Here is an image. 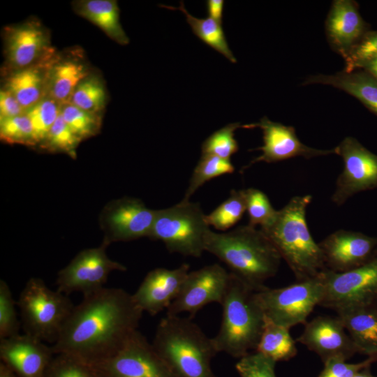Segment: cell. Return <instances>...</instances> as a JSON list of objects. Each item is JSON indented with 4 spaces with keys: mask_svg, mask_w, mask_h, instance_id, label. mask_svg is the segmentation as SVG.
<instances>
[{
    "mask_svg": "<svg viewBox=\"0 0 377 377\" xmlns=\"http://www.w3.org/2000/svg\"><path fill=\"white\" fill-rule=\"evenodd\" d=\"M4 33L6 60L13 71L27 68L48 59L49 36L36 21L9 26Z\"/></svg>",
    "mask_w": 377,
    "mask_h": 377,
    "instance_id": "cell-18",
    "label": "cell"
},
{
    "mask_svg": "<svg viewBox=\"0 0 377 377\" xmlns=\"http://www.w3.org/2000/svg\"><path fill=\"white\" fill-rule=\"evenodd\" d=\"M189 269L184 263L175 269L158 267L148 272L132 295L138 306L151 316L168 309L179 293Z\"/></svg>",
    "mask_w": 377,
    "mask_h": 377,
    "instance_id": "cell-20",
    "label": "cell"
},
{
    "mask_svg": "<svg viewBox=\"0 0 377 377\" xmlns=\"http://www.w3.org/2000/svg\"><path fill=\"white\" fill-rule=\"evenodd\" d=\"M324 292V281L320 273L283 288L266 286L256 292V297L267 318L290 329L306 323L314 307L322 301Z\"/></svg>",
    "mask_w": 377,
    "mask_h": 377,
    "instance_id": "cell-8",
    "label": "cell"
},
{
    "mask_svg": "<svg viewBox=\"0 0 377 377\" xmlns=\"http://www.w3.org/2000/svg\"><path fill=\"white\" fill-rule=\"evenodd\" d=\"M359 353L377 355V307L375 304L339 309L336 311Z\"/></svg>",
    "mask_w": 377,
    "mask_h": 377,
    "instance_id": "cell-22",
    "label": "cell"
},
{
    "mask_svg": "<svg viewBox=\"0 0 377 377\" xmlns=\"http://www.w3.org/2000/svg\"><path fill=\"white\" fill-rule=\"evenodd\" d=\"M325 292L319 306L335 311L375 304L377 300V250L362 265L344 272L325 269L320 272Z\"/></svg>",
    "mask_w": 377,
    "mask_h": 377,
    "instance_id": "cell-9",
    "label": "cell"
},
{
    "mask_svg": "<svg viewBox=\"0 0 377 377\" xmlns=\"http://www.w3.org/2000/svg\"><path fill=\"white\" fill-rule=\"evenodd\" d=\"M54 355L52 346L27 334L0 339L1 362L19 377H44Z\"/></svg>",
    "mask_w": 377,
    "mask_h": 377,
    "instance_id": "cell-19",
    "label": "cell"
},
{
    "mask_svg": "<svg viewBox=\"0 0 377 377\" xmlns=\"http://www.w3.org/2000/svg\"><path fill=\"white\" fill-rule=\"evenodd\" d=\"M15 302L8 285L0 281V339L19 334L20 323L17 319Z\"/></svg>",
    "mask_w": 377,
    "mask_h": 377,
    "instance_id": "cell-40",
    "label": "cell"
},
{
    "mask_svg": "<svg viewBox=\"0 0 377 377\" xmlns=\"http://www.w3.org/2000/svg\"><path fill=\"white\" fill-rule=\"evenodd\" d=\"M342 358H332L324 363V368L318 377H353L357 373L377 362V355L369 356L362 362L347 363Z\"/></svg>",
    "mask_w": 377,
    "mask_h": 377,
    "instance_id": "cell-42",
    "label": "cell"
},
{
    "mask_svg": "<svg viewBox=\"0 0 377 377\" xmlns=\"http://www.w3.org/2000/svg\"><path fill=\"white\" fill-rule=\"evenodd\" d=\"M88 76L85 66L75 59H65L53 63L47 72L48 96L61 106L70 103L79 83Z\"/></svg>",
    "mask_w": 377,
    "mask_h": 377,
    "instance_id": "cell-26",
    "label": "cell"
},
{
    "mask_svg": "<svg viewBox=\"0 0 377 377\" xmlns=\"http://www.w3.org/2000/svg\"><path fill=\"white\" fill-rule=\"evenodd\" d=\"M0 377H19L8 367L1 362L0 363Z\"/></svg>",
    "mask_w": 377,
    "mask_h": 377,
    "instance_id": "cell-46",
    "label": "cell"
},
{
    "mask_svg": "<svg viewBox=\"0 0 377 377\" xmlns=\"http://www.w3.org/2000/svg\"><path fill=\"white\" fill-rule=\"evenodd\" d=\"M297 341L318 354L323 362L332 358L346 360L359 353L338 316H318L306 323Z\"/></svg>",
    "mask_w": 377,
    "mask_h": 377,
    "instance_id": "cell-17",
    "label": "cell"
},
{
    "mask_svg": "<svg viewBox=\"0 0 377 377\" xmlns=\"http://www.w3.org/2000/svg\"><path fill=\"white\" fill-rule=\"evenodd\" d=\"M210 230L198 203L182 200L179 203L156 210L149 237L164 243L171 253L200 257Z\"/></svg>",
    "mask_w": 377,
    "mask_h": 377,
    "instance_id": "cell-7",
    "label": "cell"
},
{
    "mask_svg": "<svg viewBox=\"0 0 377 377\" xmlns=\"http://www.w3.org/2000/svg\"><path fill=\"white\" fill-rule=\"evenodd\" d=\"M1 138L8 143L36 144L31 124L25 114L0 119Z\"/></svg>",
    "mask_w": 377,
    "mask_h": 377,
    "instance_id": "cell-38",
    "label": "cell"
},
{
    "mask_svg": "<svg viewBox=\"0 0 377 377\" xmlns=\"http://www.w3.org/2000/svg\"><path fill=\"white\" fill-rule=\"evenodd\" d=\"M377 250V249H376Z\"/></svg>",
    "mask_w": 377,
    "mask_h": 377,
    "instance_id": "cell-49",
    "label": "cell"
},
{
    "mask_svg": "<svg viewBox=\"0 0 377 377\" xmlns=\"http://www.w3.org/2000/svg\"><path fill=\"white\" fill-rule=\"evenodd\" d=\"M223 6V0L207 1V10L209 17L222 24Z\"/></svg>",
    "mask_w": 377,
    "mask_h": 377,
    "instance_id": "cell-44",
    "label": "cell"
},
{
    "mask_svg": "<svg viewBox=\"0 0 377 377\" xmlns=\"http://www.w3.org/2000/svg\"><path fill=\"white\" fill-rule=\"evenodd\" d=\"M38 64L13 71L6 79L4 89L16 98L26 112L47 94L49 67L43 68Z\"/></svg>",
    "mask_w": 377,
    "mask_h": 377,
    "instance_id": "cell-24",
    "label": "cell"
},
{
    "mask_svg": "<svg viewBox=\"0 0 377 377\" xmlns=\"http://www.w3.org/2000/svg\"><path fill=\"white\" fill-rule=\"evenodd\" d=\"M151 344L175 377H216L211 361L217 351L191 318L166 315Z\"/></svg>",
    "mask_w": 377,
    "mask_h": 377,
    "instance_id": "cell-4",
    "label": "cell"
},
{
    "mask_svg": "<svg viewBox=\"0 0 377 377\" xmlns=\"http://www.w3.org/2000/svg\"><path fill=\"white\" fill-rule=\"evenodd\" d=\"M81 140L68 126L60 113L45 139L41 142V147L52 151H63L75 155V149Z\"/></svg>",
    "mask_w": 377,
    "mask_h": 377,
    "instance_id": "cell-36",
    "label": "cell"
},
{
    "mask_svg": "<svg viewBox=\"0 0 377 377\" xmlns=\"http://www.w3.org/2000/svg\"><path fill=\"white\" fill-rule=\"evenodd\" d=\"M375 305H376V307H377V300H376V303H375Z\"/></svg>",
    "mask_w": 377,
    "mask_h": 377,
    "instance_id": "cell-48",
    "label": "cell"
},
{
    "mask_svg": "<svg viewBox=\"0 0 377 377\" xmlns=\"http://www.w3.org/2000/svg\"><path fill=\"white\" fill-rule=\"evenodd\" d=\"M92 365L101 377H175L138 330L117 352Z\"/></svg>",
    "mask_w": 377,
    "mask_h": 377,
    "instance_id": "cell-10",
    "label": "cell"
},
{
    "mask_svg": "<svg viewBox=\"0 0 377 377\" xmlns=\"http://www.w3.org/2000/svg\"><path fill=\"white\" fill-rule=\"evenodd\" d=\"M242 127L239 123H230L214 132L202 143V155L218 156L230 159L238 149V144L235 138V131Z\"/></svg>",
    "mask_w": 377,
    "mask_h": 377,
    "instance_id": "cell-34",
    "label": "cell"
},
{
    "mask_svg": "<svg viewBox=\"0 0 377 377\" xmlns=\"http://www.w3.org/2000/svg\"><path fill=\"white\" fill-rule=\"evenodd\" d=\"M61 105L47 96L29 109L26 114L32 126L36 143L42 142L61 113Z\"/></svg>",
    "mask_w": 377,
    "mask_h": 377,
    "instance_id": "cell-32",
    "label": "cell"
},
{
    "mask_svg": "<svg viewBox=\"0 0 377 377\" xmlns=\"http://www.w3.org/2000/svg\"><path fill=\"white\" fill-rule=\"evenodd\" d=\"M310 195L292 198L260 230L284 259L297 281L318 276L325 267L322 251L309 230L306 212Z\"/></svg>",
    "mask_w": 377,
    "mask_h": 377,
    "instance_id": "cell-3",
    "label": "cell"
},
{
    "mask_svg": "<svg viewBox=\"0 0 377 377\" xmlns=\"http://www.w3.org/2000/svg\"><path fill=\"white\" fill-rule=\"evenodd\" d=\"M156 212L138 199L124 198L113 201L102 215L105 232L103 244L108 246L112 242L149 237Z\"/></svg>",
    "mask_w": 377,
    "mask_h": 377,
    "instance_id": "cell-14",
    "label": "cell"
},
{
    "mask_svg": "<svg viewBox=\"0 0 377 377\" xmlns=\"http://www.w3.org/2000/svg\"><path fill=\"white\" fill-rule=\"evenodd\" d=\"M106 246L103 243L99 247L80 251L58 273L57 290L66 295L80 292L85 296L105 288L112 272L125 271V266L108 258Z\"/></svg>",
    "mask_w": 377,
    "mask_h": 377,
    "instance_id": "cell-11",
    "label": "cell"
},
{
    "mask_svg": "<svg viewBox=\"0 0 377 377\" xmlns=\"http://www.w3.org/2000/svg\"><path fill=\"white\" fill-rule=\"evenodd\" d=\"M255 350L276 362L288 361L297 353L289 329L275 323L265 316L263 330Z\"/></svg>",
    "mask_w": 377,
    "mask_h": 377,
    "instance_id": "cell-27",
    "label": "cell"
},
{
    "mask_svg": "<svg viewBox=\"0 0 377 377\" xmlns=\"http://www.w3.org/2000/svg\"><path fill=\"white\" fill-rule=\"evenodd\" d=\"M353 377H377L371 374L370 371V367H366L361 370Z\"/></svg>",
    "mask_w": 377,
    "mask_h": 377,
    "instance_id": "cell-47",
    "label": "cell"
},
{
    "mask_svg": "<svg viewBox=\"0 0 377 377\" xmlns=\"http://www.w3.org/2000/svg\"><path fill=\"white\" fill-rule=\"evenodd\" d=\"M318 244L326 269L344 272L362 265L374 256L377 238L359 232L339 230Z\"/></svg>",
    "mask_w": 377,
    "mask_h": 377,
    "instance_id": "cell-16",
    "label": "cell"
},
{
    "mask_svg": "<svg viewBox=\"0 0 377 377\" xmlns=\"http://www.w3.org/2000/svg\"><path fill=\"white\" fill-rule=\"evenodd\" d=\"M361 69H363L377 80V57L367 63Z\"/></svg>",
    "mask_w": 377,
    "mask_h": 377,
    "instance_id": "cell-45",
    "label": "cell"
},
{
    "mask_svg": "<svg viewBox=\"0 0 377 377\" xmlns=\"http://www.w3.org/2000/svg\"><path fill=\"white\" fill-rule=\"evenodd\" d=\"M17 304L25 334L54 343L75 306L68 295L38 278L27 282Z\"/></svg>",
    "mask_w": 377,
    "mask_h": 377,
    "instance_id": "cell-6",
    "label": "cell"
},
{
    "mask_svg": "<svg viewBox=\"0 0 377 377\" xmlns=\"http://www.w3.org/2000/svg\"><path fill=\"white\" fill-rule=\"evenodd\" d=\"M230 272L219 264L189 272L177 297L167 309L168 316L188 313L193 317L209 303L221 304Z\"/></svg>",
    "mask_w": 377,
    "mask_h": 377,
    "instance_id": "cell-13",
    "label": "cell"
},
{
    "mask_svg": "<svg viewBox=\"0 0 377 377\" xmlns=\"http://www.w3.org/2000/svg\"><path fill=\"white\" fill-rule=\"evenodd\" d=\"M106 99L103 82L97 77L88 75L77 86L70 103L85 111L98 114L105 107Z\"/></svg>",
    "mask_w": 377,
    "mask_h": 377,
    "instance_id": "cell-31",
    "label": "cell"
},
{
    "mask_svg": "<svg viewBox=\"0 0 377 377\" xmlns=\"http://www.w3.org/2000/svg\"><path fill=\"white\" fill-rule=\"evenodd\" d=\"M276 362L256 352L239 358L236 369L240 377H276Z\"/></svg>",
    "mask_w": 377,
    "mask_h": 377,
    "instance_id": "cell-41",
    "label": "cell"
},
{
    "mask_svg": "<svg viewBox=\"0 0 377 377\" xmlns=\"http://www.w3.org/2000/svg\"><path fill=\"white\" fill-rule=\"evenodd\" d=\"M326 35L332 49L343 59L368 31L357 4L352 0L334 1L325 22Z\"/></svg>",
    "mask_w": 377,
    "mask_h": 377,
    "instance_id": "cell-21",
    "label": "cell"
},
{
    "mask_svg": "<svg viewBox=\"0 0 377 377\" xmlns=\"http://www.w3.org/2000/svg\"><path fill=\"white\" fill-rule=\"evenodd\" d=\"M61 114L81 140L96 135L101 127V119L98 114L85 111L71 103L61 106Z\"/></svg>",
    "mask_w": 377,
    "mask_h": 377,
    "instance_id": "cell-35",
    "label": "cell"
},
{
    "mask_svg": "<svg viewBox=\"0 0 377 377\" xmlns=\"http://www.w3.org/2000/svg\"><path fill=\"white\" fill-rule=\"evenodd\" d=\"M205 251L224 263L233 274L256 291L278 272L281 257L260 229L241 226L227 232L209 230Z\"/></svg>",
    "mask_w": 377,
    "mask_h": 377,
    "instance_id": "cell-2",
    "label": "cell"
},
{
    "mask_svg": "<svg viewBox=\"0 0 377 377\" xmlns=\"http://www.w3.org/2000/svg\"><path fill=\"white\" fill-rule=\"evenodd\" d=\"M256 292L230 272L228 285L221 304L223 309L219 331L212 338L217 351L236 358L256 350L265 321Z\"/></svg>",
    "mask_w": 377,
    "mask_h": 377,
    "instance_id": "cell-5",
    "label": "cell"
},
{
    "mask_svg": "<svg viewBox=\"0 0 377 377\" xmlns=\"http://www.w3.org/2000/svg\"><path fill=\"white\" fill-rule=\"evenodd\" d=\"M245 128H260L263 131V145L256 150L262 154L254 158L245 168L258 162L274 163L302 156L309 159L313 157L337 154L335 147L318 149L308 147L297 138L293 127L283 125L263 117L258 122L242 126Z\"/></svg>",
    "mask_w": 377,
    "mask_h": 377,
    "instance_id": "cell-15",
    "label": "cell"
},
{
    "mask_svg": "<svg viewBox=\"0 0 377 377\" xmlns=\"http://www.w3.org/2000/svg\"><path fill=\"white\" fill-rule=\"evenodd\" d=\"M246 211L245 189L232 190L230 196L209 214L206 215L209 226L221 231L234 226Z\"/></svg>",
    "mask_w": 377,
    "mask_h": 377,
    "instance_id": "cell-29",
    "label": "cell"
},
{
    "mask_svg": "<svg viewBox=\"0 0 377 377\" xmlns=\"http://www.w3.org/2000/svg\"><path fill=\"white\" fill-rule=\"evenodd\" d=\"M246 212L249 225L263 227L269 223L275 216L277 210L272 205L267 196L261 191L249 188L245 189Z\"/></svg>",
    "mask_w": 377,
    "mask_h": 377,
    "instance_id": "cell-37",
    "label": "cell"
},
{
    "mask_svg": "<svg viewBox=\"0 0 377 377\" xmlns=\"http://www.w3.org/2000/svg\"><path fill=\"white\" fill-rule=\"evenodd\" d=\"M44 377H101L96 369L83 360L66 353L54 354Z\"/></svg>",
    "mask_w": 377,
    "mask_h": 377,
    "instance_id": "cell-33",
    "label": "cell"
},
{
    "mask_svg": "<svg viewBox=\"0 0 377 377\" xmlns=\"http://www.w3.org/2000/svg\"><path fill=\"white\" fill-rule=\"evenodd\" d=\"M167 9L180 10L186 18L193 33L203 43L213 48L232 63H236L237 59L228 44L226 36L222 28V24L210 17L198 18L191 15L184 7L183 1H180L178 7L161 5Z\"/></svg>",
    "mask_w": 377,
    "mask_h": 377,
    "instance_id": "cell-28",
    "label": "cell"
},
{
    "mask_svg": "<svg viewBox=\"0 0 377 377\" xmlns=\"http://www.w3.org/2000/svg\"><path fill=\"white\" fill-rule=\"evenodd\" d=\"M26 113L16 98L7 89L0 91V119L14 117Z\"/></svg>",
    "mask_w": 377,
    "mask_h": 377,
    "instance_id": "cell-43",
    "label": "cell"
},
{
    "mask_svg": "<svg viewBox=\"0 0 377 377\" xmlns=\"http://www.w3.org/2000/svg\"><path fill=\"white\" fill-rule=\"evenodd\" d=\"M335 149L343 161L332 196L339 206L355 193L377 188V155L353 137L345 138Z\"/></svg>",
    "mask_w": 377,
    "mask_h": 377,
    "instance_id": "cell-12",
    "label": "cell"
},
{
    "mask_svg": "<svg viewBox=\"0 0 377 377\" xmlns=\"http://www.w3.org/2000/svg\"><path fill=\"white\" fill-rule=\"evenodd\" d=\"M235 171L230 159H225L210 155H201L196 165L183 200H189L191 196L207 182Z\"/></svg>",
    "mask_w": 377,
    "mask_h": 377,
    "instance_id": "cell-30",
    "label": "cell"
},
{
    "mask_svg": "<svg viewBox=\"0 0 377 377\" xmlns=\"http://www.w3.org/2000/svg\"><path fill=\"white\" fill-rule=\"evenodd\" d=\"M377 57V31H368L344 59L343 71L350 73L361 69Z\"/></svg>",
    "mask_w": 377,
    "mask_h": 377,
    "instance_id": "cell-39",
    "label": "cell"
},
{
    "mask_svg": "<svg viewBox=\"0 0 377 377\" xmlns=\"http://www.w3.org/2000/svg\"><path fill=\"white\" fill-rule=\"evenodd\" d=\"M75 306L52 346L95 364L114 354L138 330L143 311L131 294L103 288L83 296Z\"/></svg>",
    "mask_w": 377,
    "mask_h": 377,
    "instance_id": "cell-1",
    "label": "cell"
},
{
    "mask_svg": "<svg viewBox=\"0 0 377 377\" xmlns=\"http://www.w3.org/2000/svg\"><path fill=\"white\" fill-rule=\"evenodd\" d=\"M321 84L332 86L360 100L377 114V80L366 71H341L334 75H315L308 77L302 85Z\"/></svg>",
    "mask_w": 377,
    "mask_h": 377,
    "instance_id": "cell-23",
    "label": "cell"
},
{
    "mask_svg": "<svg viewBox=\"0 0 377 377\" xmlns=\"http://www.w3.org/2000/svg\"><path fill=\"white\" fill-rule=\"evenodd\" d=\"M77 13L98 27L105 34L120 45H126L129 38L119 22V9L114 0H84L76 1Z\"/></svg>",
    "mask_w": 377,
    "mask_h": 377,
    "instance_id": "cell-25",
    "label": "cell"
}]
</instances>
